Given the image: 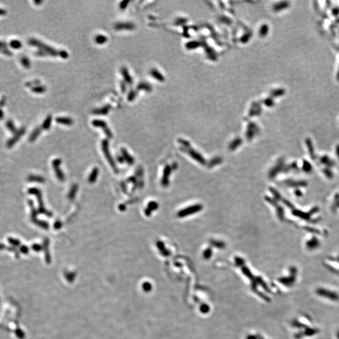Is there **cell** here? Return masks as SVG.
I'll list each match as a JSON object with an SVG mask.
<instances>
[{"label":"cell","instance_id":"2e32d148","mask_svg":"<svg viewBox=\"0 0 339 339\" xmlns=\"http://www.w3.org/2000/svg\"><path fill=\"white\" fill-rule=\"evenodd\" d=\"M8 241L11 245H12V246H14V247L18 246L20 244V240H18L17 239L13 238V237H9L8 239Z\"/></svg>","mask_w":339,"mask_h":339},{"label":"cell","instance_id":"603a6c76","mask_svg":"<svg viewBox=\"0 0 339 339\" xmlns=\"http://www.w3.org/2000/svg\"><path fill=\"white\" fill-rule=\"evenodd\" d=\"M311 165L309 163H305L304 164V170L307 172H311Z\"/></svg>","mask_w":339,"mask_h":339},{"label":"cell","instance_id":"52a82bcc","mask_svg":"<svg viewBox=\"0 0 339 339\" xmlns=\"http://www.w3.org/2000/svg\"><path fill=\"white\" fill-rule=\"evenodd\" d=\"M56 121L60 124H63L65 125H71L73 123V121L70 117H58L56 118Z\"/></svg>","mask_w":339,"mask_h":339},{"label":"cell","instance_id":"4dcf8cb0","mask_svg":"<svg viewBox=\"0 0 339 339\" xmlns=\"http://www.w3.org/2000/svg\"><path fill=\"white\" fill-rule=\"evenodd\" d=\"M4 117V113L2 109H0V119H2Z\"/></svg>","mask_w":339,"mask_h":339},{"label":"cell","instance_id":"4fadbf2b","mask_svg":"<svg viewBox=\"0 0 339 339\" xmlns=\"http://www.w3.org/2000/svg\"><path fill=\"white\" fill-rule=\"evenodd\" d=\"M51 123H52V116L50 114V115H48L46 117V119H45L44 122L43 123V125H42V128L44 129H49L50 127V125H51Z\"/></svg>","mask_w":339,"mask_h":339},{"label":"cell","instance_id":"8fae6325","mask_svg":"<svg viewBox=\"0 0 339 339\" xmlns=\"http://www.w3.org/2000/svg\"><path fill=\"white\" fill-rule=\"evenodd\" d=\"M27 180L28 181H30V182L42 183V182H43V181H44L43 178H42V177H40V176H37V175H30L28 177Z\"/></svg>","mask_w":339,"mask_h":339},{"label":"cell","instance_id":"7c38bea8","mask_svg":"<svg viewBox=\"0 0 339 339\" xmlns=\"http://www.w3.org/2000/svg\"><path fill=\"white\" fill-rule=\"evenodd\" d=\"M20 62L22 65L27 69H28L31 67V62L30 59L25 56H23L20 58Z\"/></svg>","mask_w":339,"mask_h":339},{"label":"cell","instance_id":"484cf974","mask_svg":"<svg viewBox=\"0 0 339 339\" xmlns=\"http://www.w3.org/2000/svg\"><path fill=\"white\" fill-rule=\"evenodd\" d=\"M6 98L5 96H3L2 99H0V107H3L6 103Z\"/></svg>","mask_w":339,"mask_h":339},{"label":"cell","instance_id":"8992f818","mask_svg":"<svg viewBox=\"0 0 339 339\" xmlns=\"http://www.w3.org/2000/svg\"><path fill=\"white\" fill-rule=\"evenodd\" d=\"M121 74L123 75V77L125 80L128 84L131 85L133 82V80H132V79L129 73L128 69L126 67H122L121 70Z\"/></svg>","mask_w":339,"mask_h":339},{"label":"cell","instance_id":"6da1fadb","mask_svg":"<svg viewBox=\"0 0 339 339\" xmlns=\"http://www.w3.org/2000/svg\"><path fill=\"white\" fill-rule=\"evenodd\" d=\"M28 43L30 45L37 47L39 50L43 51L48 55H50L51 56L56 57L59 56L60 55V51H58L57 50L55 49L54 48H52L49 45H47L39 40L36 39H30L28 41Z\"/></svg>","mask_w":339,"mask_h":339},{"label":"cell","instance_id":"83f0119b","mask_svg":"<svg viewBox=\"0 0 339 339\" xmlns=\"http://www.w3.org/2000/svg\"><path fill=\"white\" fill-rule=\"evenodd\" d=\"M121 91L123 92H125L126 90V86L125 85V83L123 82H121Z\"/></svg>","mask_w":339,"mask_h":339},{"label":"cell","instance_id":"30bf717a","mask_svg":"<svg viewBox=\"0 0 339 339\" xmlns=\"http://www.w3.org/2000/svg\"><path fill=\"white\" fill-rule=\"evenodd\" d=\"M107 38L104 35H98L95 37V42L96 43L102 45L107 42Z\"/></svg>","mask_w":339,"mask_h":339},{"label":"cell","instance_id":"e0dca14e","mask_svg":"<svg viewBox=\"0 0 339 339\" xmlns=\"http://www.w3.org/2000/svg\"><path fill=\"white\" fill-rule=\"evenodd\" d=\"M136 88H137L138 90L144 89V90H146L147 91H149L150 89V87L149 86V85H148L147 84L144 83V82H141L140 84H139L138 85V86H137Z\"/></svg>","mask_w":339,"mask_h":339},{"label":"cell","instance_id":"9c48e42d","mask_svg":"<svg viewBox=\"0 0 339 339\" xmlns=\"http://www.w3.org/2000/svg\"><path fill=\"white\" fill-rule=\"evenodd\" d=\"M6 126L9 130L10 132H11L12 133H14V134H15V133L18 131V129H17L14 123L13 122V121H11V120H8V121L6 123Z\"/></svg>","mask_w":339,"mask_h":339},{"label":"cell","instance_id":"ffe728a7","mask_svg":"<svg viewBox=\"0 0 339 339\" xmlns=\"http://www.w3.org/2000/svg\"><path fill=\"white\" fill-rule=\"evenodd\" d=\"M317 245H318V240L315 238L310 240L307 244L308 247L311 248H315V247H317Z\"/></svg>","mask_w":339,"mask_h":339},{"label":"cell","instance_id":"7a4b0ae2","mask_svg":"<svg viewBox=\"0 0 339 339\" xmlns=\"http://www.w3.org/2000/svg\"><path fill=\"white\" fill-rule=\"evenodd\" d=\"M26 131V129L25 127H21L19 129H18L17 132L15 133L14 136L11 138L6 143V147L8 148H11L13 147L15 144L19 141V140L21 138V137L25 134Z\"/></svg>","mask_w":339,"mask_h":339},{"label":"cell","instance_id":"44dd1931","mask_svg":"<svg viewBox=\"0 0 339 339\" xmlns=\"http://www.w3.org/2000/svg\"><path fill=\"white\" fill-rule=\"evenodd\" d=\"M318 293H319V294H320V295H323V294H327V295H328V294H329V293H328V292H326V291H325V289H322V290H320V289L319 290V292H318ZM329 296H330V298H331L332 299H334V300L335 299L336 297H337V296L335 295V293L333 294V293H331V292H330V293H329Z\"/></svg>","mask_w":339,"mask_h":339},{"label":"cell","instance_id":"836d02e7","mask_svg":"<svg viewBox=\"0 0 339 339\" xmlns=\"http://www.w3.org/2000/svg\"><path fill=\"white\" fill-rule=\"evenodd\" d=\"M42 2V1H39V2H35V3H37V4H39V3H41Z\"/></svg>","mask_w":339,"mask_h":339},{"label":"cell","instance_id":"277c9868","mask_svg":"<svg viewBox=\"0 0 339 339\" xmlns=\"http://www.w3.org/2000/svg\"><path fill=\"white\" fill-rule=\"evenodd\" d=\"M135 28V24H133L130 22H121L116 23L114 28L117 30H132Z\"/></svg>","mask_w":339,"mask_h":339},{"label":"cell","instance_id":"cb8c5ba5","mask_svg":"<svg viewBox=\"0 0 339 339\" xmlns=\"http://www.w3.org/2000/svg\"><path fill=\"white\" fill-rule=\"evenodd\" d=\"M129 1H128V0H126V1L122 2L121 3V4H120V8H121V9H125V8L127 7V6H128V5L129 4Z\"/></svg>","mask_w":339,"mask_h":339},{"label":"cell","instance_id":"9a60e30c","mask_svg":"<svg viewBox=\"0 0 339 339\" xmlns=\"http://www.w3.org/2000/svg\"><path fill=\"white\" fill-rule=\"evenodd\" d=\"M32 91L35 93L38 94H42L46 91V88L43 86H41V85H39V86H35L32 88Z\"/></svg>","mask_w":339,"mask_h":339},{"label":"cell","instance_id":"f546056e","mask_svg":"<svg viewBox=\"0 0 339 339\" xmlns=\"http://www.w3.org/2000/svg\"><path fill=\"white\" fill-rule=\"evenodd\" d=\"M6 13V10L5 9L0 8V16L5 15Z\"/></svg>","mask_w":339,"mask_h":339},{"label":"cell","instance_id":"f1b7e54d","mask_svg":"<svg viewBox=\"0 0 339 339\" xmlns=\"http://www.w3.org/2000/svg\"><path fill=\"white\" fill-rule=\"evenodd\" d=\"M8 44L5 41H0V48H7Z\"/></svg>","mask_w":339,"mask_h":339},{"label":"cell","instance_id":"5bb4252c","mask_svg":"<svg viewBox=\"0 0 339 339\" xmlns=\"http://www.w3.org/2000/svg\"><path fill=\"white\" fill-rule=\"evenodd\" d=\"M9 46L14 49H19L22 47V43L18 40H12L9 42Z\"/></svg>","mask_w":339,"mask_h":339},{"label":"cell","instance_id":"ac0fdd59","mask_svg":"<svg viewBox=\"0 0 339 339\" xmlns=\"http://www.w3.org/2000/svg\"><path fill=\"white\" fill-rule=\"evenodd\" d=\"M40 84V81L39 80H32V81H30V82H28L26 83V86L27 87H30V88H33L35 86H39V85Z\"/></svg>","mask_w":339,"mask_h":339},{"label":"cell","instance_id":"7402d4cb","mask_svg":"<svg viewBox=\"0 0 339 339\" xmlns=\"http://www.w3.org/2000/svg\"><path fill=\"white\" fill-rule=\"evenodd\" d=\"M0 52H1L2 54L6 55V56H11L12 55V54H13V53H12V52H11L9 49H8L7 48H0Z\"/></svg>","mask_w":339,"mask_h":339},{"label":"cell","instance_id":"5b68a950","mask_svg":"<svg viewBox=\"0 0 339 339\" xmlns=\"http://www.w3.org/2000/svg\"><path fill=\"white\" fill-rule=\"evenodd\" d=\"M111 106L110 105H106L104 107H100V108H98V109H95V110H94L93 113L95 114H100V115H106L107 114V113H109V112H110V110H111Z\"/></svg>","mask_w":339,"mask_h":339},{"label":"cell","instance_id":"3957f363","mask_svg":"<svg viewBox=\"0 0 339 339\" xmlns=\"http://www.w3.org/2000/svg\"><path fill=\"white\" fill-rule=\"evenodd\" d=\"M92 125L95 127H99L102 128L107 136H108L109 138L112 137V133L110 131V129L107 128L106 123L104 121L100 119H95L92 121Z\"/></svg>","mask_w":339,"mask_h":339},{"label":"cell","instance_id":"d4e9b609","mask_svg":"<svg viewBox=\"0 0 339 339\" xmlns=\"http://www.w3.org/2000/svg\"><path fill=\"white\" fill-rule=\"evenodd\" d=\"M59 56L63 58H66L69 57V54L65 51V50H60V55Z\"/></svg>","mask_w":339,"mask_h":339},{"label":"cell","instance_id":"4316f807","mask_svg":"<svg viewBox=\"0 0 339 339\" xmlns=\"http://www.w3.org/2000/svg\"><path fill=\"white\" fill-rule=\"evenodd\" d=\"M20 251L22 252V253H24V254H26L28 252V248L25 246H21V248H20Z\"/></svg>","mask_w":339,"mask_h":339},{"label":"cell","instance_id":"d6986e66","mask_svg":"<svg viewBox=\"0 0 339 339\" xmlns=\"http://www.w3.org/2000/svg\"><path fill=\"white\" fill-rule=\"evenodd\" d=\"M136 95H137V92L135 91L131 90V91H129V92L128 94V101H132L133 100L135 99Z\"/></svg>","mask_w":339,"mask_h":339},{"label":"cell","instance_id":"d6a6232c","mask_svg":"<svg viewBox=\"0 0 339 339\" xmlns=\"http://www.w3.org/2000/svg\"><path fill=\"white\" fill-rule=\"evenodd\" d=\"M6 248V246L4 244H2L0 243V250L2 249H4Z\"/></svg>","mask_w":339,"mask_h":339},{"label":"cell","instance_id":"ba28073f","mask_svg":"<svg viewBox=\"0 0 339 339\" xmlns=\"http://www.w3.org/2000/svg\"><path fill=\"white\" fill-rule=\"evenodd\" d=\"M41 131H42V129L40 127H37L33 131V132H32V134L30 135V136L29 138V140L30 142H33L37 138V137L39 136V135L40 134L41 132Z\"/></svg>","mask_w":339,"mask_h":339},{"label":"cell","instance_id":"1f68e13d","mask_svg":"<svg viewBox=\"0 0 339 339\" xmlns=\"http://www.w3.org/2000/svg\"><path fill=\"white\" fill-rule=\"evenodd\" d=\"M32 248H33V249L35 250H39L40 249V246L37 245V244H34L33 246H32Z\"/></svg>","mask_w":339,"mask_h":339}]
</instances>
